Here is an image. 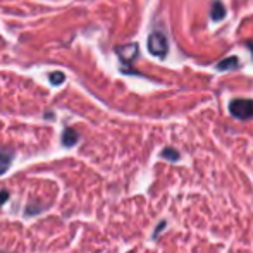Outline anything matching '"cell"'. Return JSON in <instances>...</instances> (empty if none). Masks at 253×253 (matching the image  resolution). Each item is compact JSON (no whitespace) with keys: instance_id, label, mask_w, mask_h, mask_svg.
<instances>
[{"instance_id":"1","label":"cell","mask_w":253,"mask_h":253,"mask_svg":"<svg viewBox=\"0 0 253 253\" xmlns=\"http://www.w3.org/2000/svg\"><path fill=\"white\" fill-rule=\"evenodd\" d=\"M148 50L152 55L155 57H166L167 50H169V43H167V38L160 31H153L148 37Z\"/></svg>"},{"instance_id":"2","label":"cell","mask_w":253,"mask_h":253,"mask_svg":"<svg viewBox=\"0 0 253 253\" xmlns=\"http://www.w3.org/2000/svg\"><path fill=\"white\" fill-rule=\"evenodd\" d=\"M229 112L236 119H250L253 117V100H247V98L233 100L229 103Z\"/></svg>"},{"instance_id":"3","label":"cell","mask_w":253,"mask_h":253,"mask_svg":"<svg viewBox=\"0 0 253 253\" xmlns=\"http://www.w3.org/2000/svg\"><path fill=\"white\" fill-rule=\"evenodd\" d=\"M117 55L121 57L123 62H131V60L138 57V45L127 43V45H123V47H117Z\"/></svg>"},{"instance_id":"4","label":"cell","mask_w":253,"mask_h":253,"mask_svg":"<svg viewBox=\"0 0 253 253\" xmlns=\"http://www.w3.org/2000/svg\"><path fill=\"white\" fill-rule=\"evenodd\" d=\"M210 17H212V21H222L224 17H226V7H224V3L220 2V0H215V2L212 3V12H210Z\"/></svg>"},{"instance_id":"5","label":"cell","mask_w":253,"mask_h":253,"mask_svg":"<svg viewBox=\"0 0 253 253\" xmlns=\"http://www.w3.org/2000/svg\"><path fill=\"white\" fill-rule=\"evenodd\" d=\"M76 141H78V133L74 129H71V127H67L62 134V143L66 145V147H71V145H74Z\"/></svg>"},{"instance_id":"6","label":"cell","mask_w":253,"mask_h":253,"mask_svg":"<svg viewBox=\"0 0 253 253\" xmlns=\"http://www.w3.org/2000/svg\"><path fill=\"white\" fill-rule=\"evenodd\" d=\"M238 67V57H229V59L222 60V62L217 64V69L219 71H227V69H236Z\"/></svg>"},{"instance_id":"7","label":"cell","mask_w":253,"mask_h":253,"mask_svg":"<svg viewBox=\"0 0 253 253\" xmlns=\"http://www.w3.org/2000/svg\"><path fill=\"white\" fill-rule=\"evenodd\" d=\"M10 162H12V159H10L9 155H5V153H0V176H2L7 169H9Z\"/></svg>"},{"instance_id":"8","label":"cell","mask_w":253,"mask_h":253,"mask_svg":"<svg viewBox=\"0 0 253 253\" xmlns=\"http://www.w3.org/2000/svg\"><path fill=\"white\" fill-rule=\"evenodd\" d=\"M162 157L164 159H169V160H177L179 159V153L176 150H172V148H166V150L162 152Z\"/></svg>"},{"instance_id":"9","label":"cell","mask_w":253,"mask_h":253,"mask_svg":"<svg viewBox=\"0 0 253 253\" xmlns=\"http://www.w3.org/2000/svg\"><path fill=\"white\" fill-rule=\"evenodd\" d=\"M50 81H52V84H60L64 81V74L62 73H52Z\"/></svg>"},{"instance_id":"10","label":"cell","mask_w":253,"mask_h":253,"mask_svg":"<svg viewBox=\"0 0 253 253\" xmlns=\"http://www.w3.org/2000/svg\"><path fill=\"white\" fill-rule=\"evenodd\" d=\"M7 200V191H2V193H0V203H3Z\"/></svg>"},{"instance_id":"11","label":"cell","mask_w":253,"mask_h":253,"mask_svg":"<svg viewBox=\"0 0 253 253\" xmlns=\"http://www.w3.org/2000/svg\"><path fill=\"white\" fill-rule=\"evenodd\" d=\"M250 50H252V53H253V42H250Z\"/></svg>"},{"instance_id":"12","label":"cell","mask_w":253,"mask_h":253,"mask_svg":"<svg viewBox=\"0 0 253 253\" xmlns=\"http://www.w3.org/2000/svg\"><path fill=\"white\" fill-rule=\"evenodd\" d=\"M0 253H2V252H0Z\"/></svg>"}]
</instances>
